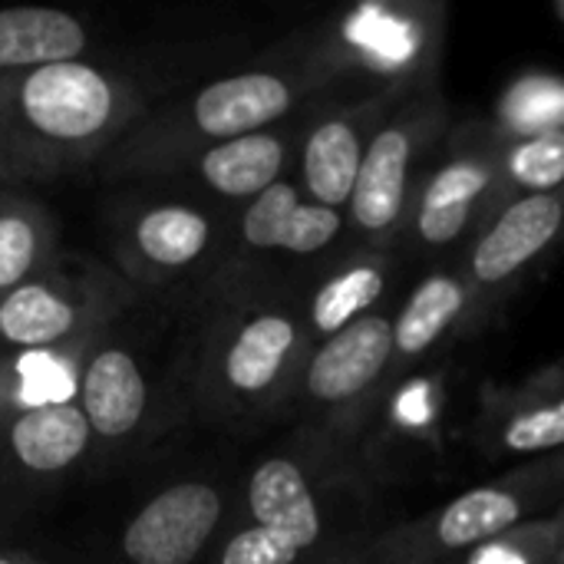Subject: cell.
I'll return each instance as SVG.
<instances>
[{
	"instance_id": "6da1fadb",
	"label": "cell",
	"mask_w": 564,
	"mask_h": 564,
	"mask_svg": "<svg viewBox=\"0 0 564 564\" xmlns=\"http://www.w3.org/2000/svg\"><path fill=\"white\" fill-rule=\"evenodd\" d=\"M132 79L66 59L0 89V155L10 175H59L102 159L142 119Z\"/></svg>"
},
{
	"instance_id": "7a4b0ae2",
	"label": "cell",
	"mask_w": 564,
	"mask_h": 564,
	"mask_svg": "<svg viewBox=\"0 0 564 564\" xmlns=\"http://www.w3.org/2000/svg\"><path fill=\"white\" fill-rule=\"evenodd\" d=\"M126 304V291L96 268L69 271L59 261L0 297V357H83L102 324Z\"/></svg>"
},
{
	"instance_id": "3957f363",
	"label": "cell",
	"mask_w": 564,
	"mask_h": 564,
	"mask_svg": "<svg viewBox=\"0 0 564 564\" xmlns=\"http://www.w3.org/2000/svg\"><path fill=\"white\" fill-rule=\"evenodd\" d=\"M221 522V496L202 479H185L145 499L119 535L126 564H192Z\"/></svg>"
},
{
	"instance_id": "277c9868",
	"label": "cell",
	"mask_w": 564,
	"mask_h": 564,
	"mask_svg": "<svg viewBox=\"0 0 564 564\" xmlns=\"http://www.w3.org/2000/svg\"><path fill=\"white\" fill-rule=\"evenodd\" d=\"M149 380L129 344L96 337L76 367V406L83 410L93 443L126 446L149 416Z\"/></svg>"
},
{
	"instance_id": "5b68a950",
	"label": "cell",
	"mask_w": 564,
	"mask_h": 564,
	"mask_svg": "<svg viewBox=\"0 0 564 564\" xmlns=\"http://www.w3.org/2000/svg\"><path fill=\"white\" fill-rule=\"evenodd\" d=\"M89 446L93 433L76 400L20 406L3 426V459L20 479H59L86 459Z\"/></svg>"
},
{
	"instance_id": "8992f818",
	"label": "cell",
	"mask_w": 564,
	"mask_h": 564,
	"mask_svg": "<svg viewBox=\"0 0 564 564\" xmlns=\"http://www.w3.org/2000/svg\"><path fill=\"white\" fill-rule=\"evenodd\" d=\"M212 241V225L188 205H149L132 212L116 235L119 268L132 281H159L195 264Z\"/></svg>"
},
{
	"instance_id": "52a82bcc",
	"label": "cell",
	"mask_w": 564,
	"mask_h": 564,
	"mask_svg": "<svg viewBox=\"0 0 564 564\" xmlns=\"http://www.w3.org/2000/svg\"><path fill=\"white\" fill-rule=\"evenodd\" d=\"M291 106V89L271 73H241L208 83L188 106L195 135L218 142L251 135L284 116Z\"/></svg>"
},
{
	"instance_id": "ba28073f",
	"label": "cell",
	"mask_w": 564,
	"mask_h": 564,
	"mask_svg": "<svg viewBox=\"0 0 564 564\" xmlns=\"http://www.w3.org/2000/svg\"><path fill=\"white\" fill-rule=\"evenodd\" d=\"M89 50V30L79 17L53 7H7L0 10V89L13 79L83 59Z\"/></svg>"
},
{
	"instance_id": "9c48e42d",
	"label": "cell",
	"mask_w": 564,
	"mask_h": 564,
	"mask_svg": "<svg viewBox=\"0 0 564 564\" xmlns=\"http://www.w3.org/2000/svg\"><path fill=\"white\" fill-rule=\"evenodd\" d=\"M393 347V327L383 317L354 321L314 357L307 373L311 393L321 400H344L360 393L383 370Z\"/></svg>"
},
{
	"instance_id": "30bf717a",
	"label": "cell",
	"mask_w": 564,
	"mask_h": 564,
	"mask_svg": "<svg viewBox=\"0 0 564 564\" xmlns=\"http://www.w3.org/2000/svg\"><path fill=\"white\" fill-rule=\"evenodd\" d=\"M340 231V215L324 205H301L297 192L284 182H274L261 192L245 218L241 235L254 248H284L297 254H311L324 248Z\"/></svg>"
},
{
	"instance_id": "8fae6325",
	"label": "cell",
	"mask_w": 564,
	"mask_h": 564,
	"mask_svg": "<svg viewBox=\"0 0 564 564\" xmlns=\"http://www.w3.org/2000/svg\"><path fill=\"white\" fill-rule=\"evenodd\" d=\"M248 506L261 529L281 535L297 552L311 549L321 535V516L301 469L288 459H268L258 466L248 486Z\"/></svg>"
},
{
	"instance_id": "7c38bea8",
	"label": "cell",
	"mask_w": 564,
	"mask_h": 564,
	"mask_svg": "<svg viewBox=\"0 0 564 564\" xmlns=\"http://www.w3.org/2000/svg\"><path fill=\"white\" fill-rule=\"evenodd\" d=\"M564 205L555 195H532L512 205L476 251V278L496 284L539 254L558 231Z\"/></svg>"
},
{
	"instance_id": "4fadbf2b",
	"label": "cell",
	"mask_w": 564,
	"mask_h": 564,
	"mask_svg": "<svg viewBox=\"0 0 564 564\" xmlns=\"http://www.w3.org/2000/svg\"><path fill=\"white\" fill-rule=\"evenodd\" d=\"M56 264L53 218L20 195H0V297Z\"/></svg>"
},
{
	"instance_id": "5bb4252c",
	"label": "cell",
	"mask_w": 564,
	"mask_h": 564,
	"mask_svg": "<svg viewBox=\"0 0 564 564\" xmlns=\"http://www.w3.org/2000/svg\"><path fill=\"white\" fill-rule=\"evenodd\" d=\"M284 165V145L274 135L251 132L228 142H218L198 155V175L208 188L228 198L261 195L278 182Z\"/></svg>"
},
{
	"instance_id": "9a60e30c",
	"label": "cell",
	"mask_w": 564,
	"mask_h": 564,
	"mask_svg": "<svg viewBox=\"0 0 564 564\" xmlns=\"http://www.w3.org/2000/svg\"><path fill=\"white\" fill-rule=\"evenodd\" d=\"M406 159H410V142L403 132L390 129L373 139L354 185V215L364 228L380 231L397 221L403 205Z\"/></svg>"
},
{
	"instance_id": "2e32d148",
	"label": "cell",
	"mask_w": 564,
	"mask_h": 564,
	"mask_svg": "<svg viewBox=\"0 0 564 564\" xmlns=\"http://www.w3.org/2000/svg\"><path fill=\"white\" fill-rule=\"evenodd\" d=\"M291 347H294V324L288 317L261 314L248 321L225 354L221 370L228 387L245 397L268 390L278 380Z\"/></svg>"
},
{
	"instance_id": "e0dca14e",
	"label": "cell",
	"mask_w": 564,
	"mask_h": 564,
	"mask_svg": "<svg viewBox=\"0 0 564 564\" xmlns=\"http://www.w3.org/2000/svg\"><path fill=\"white\" fill-rule=\"evenodd\" d=\"M360 142L357 132L344 122L321 126L304 152V175L314 192V198L324 208H334L354 195L357 175H360Z\"/></svg>"
},
{
	"instance_id": "ac0fdd59",
	"label": "cell",
	"mask_w": 564,
	"mask_h": 564,
	"mask_svg": "<svg viewBox=\"0 0 564 564\" xmlns=\"http://www.w3.org/2000/svg\"><path fill=\"white\" fill-rule=\"evenodd\" d=\"M516 519H519V502L512 496L496 492V489L466 492L463 499H456L443 512V519H440V539L449 549H463V545L482 542L489 535H499Z\"/></svg>"
},
{
	"instance_id": "d6986e66",
	"label": "cell",
	"mask_w": 564,
	"mask_h": 564,
	"mask_svg": "<svg viewBox=\"0 0 564 564\" xmlns=\"http://www.w3.org/2000/svg\"><path fill=\"white\" fill-rule=\"evenodd\" d=\"M459 307H463V288L456 281H449V278L426 281L413 294V301L406 304L400 324L393 327L397 347L406 350V354H416V350L430 347L449 327V321L459 314Z\"/></svg>"
},
{
	"instance_id": "ffe728a7",
	"label": "cell",
	"mask_w": 564,
	"mask_h": 564,
	"mask_svg": "<svg viewBox=\"0 0 564 564\" xmlns=\"http://www.w3.org/2000/svg\"><path fill=\"white\" fill-rule=\"evenodd\" d=\"M383 291V278L373 268H354L334 278L314 301V321L324 334H340L354 324L360 311H367Z\"/></svg>"
},
{
	"instance_id": "44dd1931",
	"label": "cell",
	"mask_w": 564,
	"mask_h": 564,
	"mask_svg": "<svg viewBox=\"0 0 564 564\" xmlns=\"http://www.w3.org/2000/svg\"><path fill=\"white\" fill-rule=\"evenodd\" d=\"M506 116L519 132H558L564 122V83L525 79L509 93Z\"/></svg>"
},
{
	"instance_id": "7402d4cb",
	"label": "cell",
	"mask_w": 564,
	"mask_h": 564,
	"mask_svg": "<svg viewBox=\"0 0 564 564\" xmlns=\"http://www.w3.org/2000/svg\"><path fill=\"white\" fill-rule=\"evenodd\" d=\"M512 175L532 188H552L564 182V132L535 135L512 152Z\"/></svg>"
},
{
	"instance_id": "603a6c76",
	"label": "cell",
	"mask_w": 564,
	"mask_h": 564,
	"mask_svg": "<svg viewBox=\"0 0 564 564\" xmlns=\"http://www.w3.org/2000/svg\"><path fill=\"white\" fill-rule=\"evenodd\" d=\"M294 558L297 549L261 525L238 532L221 552V564H294Z\"/></svg>"
},
{
	"instance_id": "cb8c5ba5",
	"label": "cell",
	"mask_w": 564,
	"mask_h": 564,
	"mask_svg": "<svg viewBox=\"0 0 564 564\" xmlns=\"http://www.w3.org/2000/svg\"><path fill=\"white\" fill-rule=\"evenodd\" d=\"M509 449L516 453H535V449H552L564 443V403L539 410L532 416H522L519 423H512V430L506 433Z\"/></svg>"
},
{
	"instance_id": "d4e9b609",
	"label": "cell",
	"mask_w": 564,
	"mask_h": 564,
	"mask_svg": "<svg viewBox=\"0 0 564 564\" xmlns=\"http://www.w3.org/2000/svg\"><path fill=\"white\" fill-rule=\"evenodd\" d=\"M486 188V172L473 162L449 165L440 172L433 188L426 192L423 208H449V205H473V198Z\"/></svg>"
},
{
	"instance_id": "484cf974",
	"label": "cell",
	"mask_w": 564,
	"mask_h": 564,
	"mask_svg": "<svg viewBox=\"0 0 564 564\" xmlns=\"http://www.w3.org/2000/svg\"><path fill=\"white\" fill-rule=\"evenodd\" d=\"M466 218H469V205L423 208V215H420V228H423L426 241H436V245H443V241H453V238L463 231Z\"/></svg>"
},
{
	"instance_id": "4316f807",
	"label": "cell",
	"mask_w": 564,
	"mask_h": 564,
	"mask_svg": "<svg viewBox=\"0 0 564 564\" xmlns=\"http://www.w3.org/2000/svg\"><path fill=\"white\" fill-rule=\"evenodd\" d=\"M0 564H50L43 555L30 552V549H13V545H0Z\"/></svg>"
},
{
	"instance_id": "83f0119b",
	"label": "cell",
	"mask_w": 564,
	"mask_h": 564,
	"mask_svg": "<svg viewBox=\"0 0 564 564\" xmlns=\"http://www.w3.org/2000/svg\"><path fill=\"white\" fill-rule=\"evenodd\" d=\"M3 175H10V169H7V162H3V155H0V178H3Z\"/></svg>"
}]
</instances>
